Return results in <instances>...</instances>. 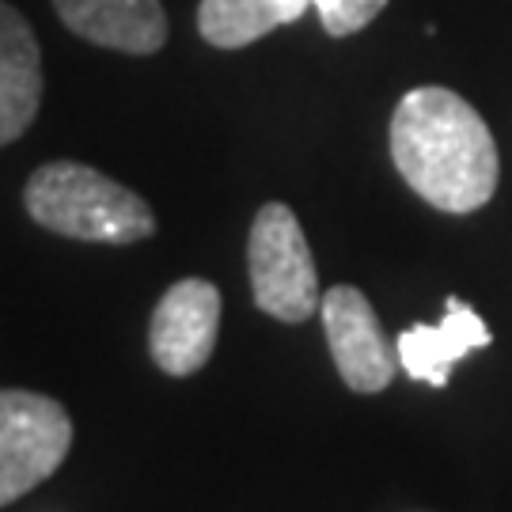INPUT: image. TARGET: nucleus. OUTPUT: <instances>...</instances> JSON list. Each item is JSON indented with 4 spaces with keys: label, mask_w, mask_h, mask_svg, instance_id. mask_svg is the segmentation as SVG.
I'll use <instances>...</instances> for the list:
<instances>
[{
    "label": "nucleus",
    "mask_w": 512,
    "mask_h": 512,
    "mask_svg": "<svg viewBox=\"0 0 512 512\" xmlns=\"http://www.w3.org/2000/svg\"><path fill=\"white\" fill-rule=\"evenodd\" d=\"M391 160L440 213H475L494 198L501 160L490 126L448 88H414L391 114Z\"/></svg>",
    "instance_id": "f257e3e1"
},
{
    "label": "nucleus",
    "mask_w": 512,
    "mask_h": 512,
    "mask_svg": "<svg viewBox=\"0 0 512 512\" xmlns=\"http://www.w3.org/2000/svg\"><path fill=\"white\" fill-rule=\"evenodd\" d=\"M23 205L46 232L80 243L129 247L156 236V213L141 194L88 164H42L23 186Z\"/></svg>",
    "instance_id": "f03ea898"
},
{
    "label": "nucleus",
    "mask_w": 512,
    "mask_h": 512,
    "mask_svg": "<svg viewBox=\"0 0 512 512\" xmlns=\"http://www.w3.org/2000/svg\"><path fill=\"white\" fill-rule=\"evenodd\" d=\"M247 270L258 311L281 323H304L319 311V274L311 258L308 236L285 202L258 209L247 239Z\"/></svg>",
    "instance_id": "7ed1b4c3"
},
{
    "label": "nucleus",
    "mask_w": 512,
    "mask_h": 512,
    "mask_svg": "<svg viewBox=\"0 0 512 512\" xmlns=\"http://www.w3.org/2000/svg\"><path fill=\"white\" fill-rule=\"evenodd\" d=\"M73 448L69 410L38 391L0 387V505L42 486Z\"/></svg>",
    "instance_id": "20e7f679"
},
{
    "label": "nucleus",
    "mask_w": 512,
    "mask_h": 512,
    "mask_svg": "<svg viewBox=\"0 0 512 512\" xmlns=\"http://www.w3.org/2000/svg\"><path fill=\"white\" fill-rule=\"evenodd\" d=\"M319 315H323V330H327L330 357L349 391H357V395L384 391L395 380L399 349L391 346L368 296L353 285H334L319 300Z\"/></svg>",
    "instance_id": "39448f33"
},
{
    "label": "nucleus",
    "mask_w": 512,
    "mask_h": 512,
    "mask_svg": "<svg viewBox=\"0 0 512 512\" xmlns=\"http://www.w3.org/2000/svg\"><path fill=\"white\" fill-rule=\"evenodd\" d=\"M220 330V293L205 277L175 281L148 323V353L167 376H194L209 365Z\"/></svg>",
    "instance_id": "423d86ee"
},
{
    "label": "nucleus",
    "mask_w": 512,
    "mask_h": 512,
    "mask_svg": "<svg viewBox=\"0 0 512 512\" xmlns=\"http://www.w3.org/2000/svg\"><path fill=\"white\" fill-rule=\"evenodd\" d=\"M54 12L76 38L118 54H156L171 35L160 0H54Z\"/></svg>",
    "instance_id": "0eeeda50"
},
{
    "label": "nucleus",
    "mask_w": 512,
    "mask_h": 512,
    "mask_svg": "<svg viewBox=\"0 0 512 512\" xmlns=\"http://www.w3.org/2000/svg\"><path fill=\"white\" fill-rule=\"evenodd\" d=\"M42 103V50L31 23L0 0V148L19 141Z\"/></svg>",
    "instance_id": "6e6552de"
},
{
    "label": "nucleus",
    "mask_w": 512,
    "mask_h": 512,
    "mask_svg": "<svg viewBox=\"0 0 512 512\" xmlns=\"http://www.w3.org/2000/svg\"><path fill=\"white\" fill-rule=\"evenodd\" d=\"M490 342H494V334L478 319V311L452 296L437 327L418 323V327L403 330L395 349H399V365L406 368L410 380L444 387L456 361H463L471 349H486Z\"/></svg>",
    "instance_id": "1a4fd4ad"
},
{
    "label": "nucleus",
    "mask_w": 512,
    "mask_h": 512,
    "mask_svg": "<svg viewBox=\"0 0 512 512\" xmlns=\"http://www.w3.org/2000/svg\"><path fill=\"white\" fill-rule=\"evenodd\" d=\"M311 0H202L198 35L217 50H243L270 31L296 23Z\"/></svg>",
    "instance_id": "9d476101"
},
{
    "label": "nucleus",
    "mask_w": 512,
    "mask_h": 512,
    "mask_svg": "<svg viewBox=\"0 0 512 512\" xmlns=\"http://www.w3.org/2000/svg\"><path fill=\"white\" fill-rule=\"evenodd\" d=\"M311 8L323 19V31L334 38L357 35L387 8V0H311Z\"/></svg>",
    "instance_id": "9b49d317"
}]
</instances>
